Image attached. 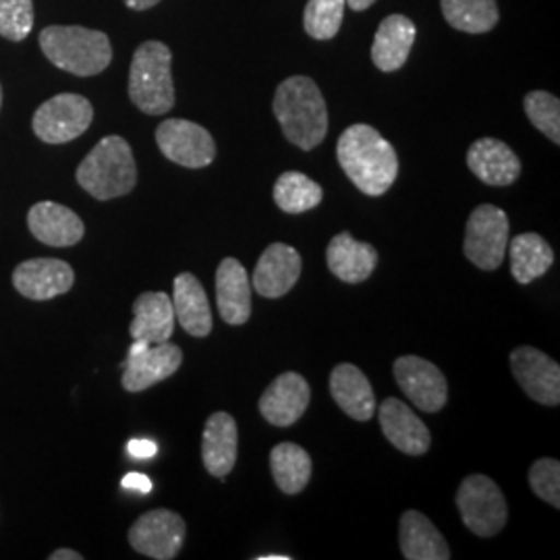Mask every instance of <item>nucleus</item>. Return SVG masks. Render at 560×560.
Returning <instances> with one entry per match:
<instances>
[{
  "label": "nucleus",
  "instance_id": "a19ab883",
  "mask_svg": "<svg viewBox=\"0 0 560 560\" xmlns=\"http://www.w3.org/2000/svg\"><path fill=\"white\" fill-rule=\"evenodd\" d=\"M258 560H291L287 555H266V557H258Z\"/></svg>",
  "mask_w": 560,
  "mask_h": 560
},
{
  "label": "nucleus",
  "instance_id": "a878e982",
  "mask_svg": "<svg viewBox=\"0 0 560 560\" xmlns=\"http://www.w3.org/2000/svg\"><path fill=\"white\" fill-rule=\"evenodd\" d=\"M418 27L405 15H388L382 21L372 44V60L384 73H395L407 62L416 44Z\"/></svg>",
  "mask_w": 560,
  "mask_h": 560
},
{
  "label": "nucleus",
  "instance_id": "aec40b11",
  "mask_svg": "<svg viewBox=\"0 0 560 560\" xmlns=\"http://www.w3.org/2000/svg\"><path fill=\"white\" fill-rule=\"evenodd\" d=\"M469 171L490 187H509L520 179V156L501 140L481 138L467 150Z\"/></svg>",
  "mask_w": 560,
  "mask_h": 560
},
{
  "label": "nucleus",
  "instance_id": "58836bf2",
  "mask_svg": "<svg viewBox=\"0 0 560 560\" xmlns=\"http://www.w3.org/2000/svg\"><path fill=\"white\" fill-rule=\"evenodd\" d=\"M50 560H81L80 552H75V550H69V548H60V550H55L50 557Z\"/></svg>",
  "mask_w": 560,
  "mask_h": 560
},
{
  "label": "nucleus",
  "instance_id": "c85d7f7f",
  "mask_svg": "<svg viewBox=\"0 0 560 560\" xmlns=\"http://www.w3.org/2000/svg\"><path fill=\"white\" fill-rule=\"evenodd\" d=\"M272 478L280 490L289 497L300 494L312 478V457L295 442H280L270 453Z\"/></svg>",
  "mask_w": 560,
  "mask_h": 560
},
{
  "label": "nucleus",
  "instance_id": "a211bd4d",
  "mask_svg": "<svg viewBox=\"0 0 560 560\" xmlns=\"http://www.w3.org/2000/svg\"><path fill=\"white\" fill-rule=\"evenodd\" d=\"M27 229L36 240L50 247H73L85 235L80 217L57 201H38L27 212Z\"/></svg>",
  "mask_w": 560,
  "mask_h": 560
},
{
  "label": "nucleus",
  "instance_id": "6ab92c4d",
  "mask_svg": "<svg viewBox=\"0 0 560 560\" xmlns=\"http://www.w3.org/2000/svg\"><path fill=\"white\" fill-rule=\"evenodd\" d=\"M237 446L240 430L235 418L226 411L212 413L201 434V460L208 474L224 480L237 463Z\"/></svg>",
  "mask_w": 560,
  "mask_h": 560
},
{
  "label": "nucleus",
  "instance_id": "5701e85b",
  "mask_svg": "<svg viewBox=\"0 0 560 560\" xmlns=\"http://www.w3.org/2000/svg\"><path fill=\"white\" fill-rule=\"evenodd\" d=\"M217 303L222 320L241 326L252 316V282L235 258H224L217 270Z\"/></svg>",
  "mask_w": 560,
  "mask_h": 560
},
{
  "label": "nucleus",
  "instance_id": "2eb2a0df",
  "mask_svg": "<svg viewBox=\"0 0 560 560\" xmlns=\"http://www.w3.org/2000/svg\"><path fill=\"white\" fill-rule=\"evenodd\" d=\"M378 418H381V428L386 441L390 442L395 448H399L400 453L421 457L430 451L432 434L407 402L395 397L382 400Z\"/></svg>",
  "mask_w": 560,
  "mask_h": 560
},
{
  "label": "nucleus",
  "instance_id": "4c0bfd02",
  "mask_svg": "<svg viewBox=\"0 0 560 560\" xmlns=\"http://www.w3.org/2000/svg\"><path fill=\"white\" fill-rule=\"evenodd\" d=\"M122 2H125V7L131 9V11H148V9L156 7L161 0H122Z\"/></svg>",
  "mask_w": 560,
  "mask_h": 560
},
{
  "label": "nucleus",
  "instance_id": "4468645a",
  "mask_svg": "<svg viewBox=\"0 0 560 560\" xmlns=\"http://www.w3.org/2000/svg\"><path fill=\"white\" fill-rule=\"evenodd\" d=\"M75 282L73 268L57 258L21 261L13 270V287L25 300L50 301L71 291Z\"/></svg>",
  "mask_w": 560,
  "mask_h": 560
},
{
  "label": "nucleus",
  "instance_id": "0eeeda50",
  "mask_svg": "<svg viewBox=\"0 0 560 560\" xmlns=\"http://www.w3.org/2000/svg\"><path fill=\"white\" fill-rule=\"evenodd\" d=\"M509 247V217L506 212L481 203L471 214L465 226L463 252L465 258L486 272H494L502 266Z\"/></svg>",
  "mask_w": 560,
  "mask_h": 560
},
{
  "label": "nucleus",
  "instance_id": "20e7f679",
  "mask_svg": "<svg viewBox=\"0 0 560 560\" xmlns=\"http://www.w3.org/2000/svg\"><path fill=\"white\" fill-rule=\"evenodd\" d=\"M75 179L94 200H117L131 194L138 185V164L129 141L120 136L102 138L81 161Z\"/></svg>",
  "mask_w": 560,
  "mask_h": 560
},
{
  "label": "nucleus",
  "instance_id": "473e14b6",
  "mask_svg": "<svg viewBox=\"0 0 560 560\" xmlns=\"http://www.w3.org/2000/svg\"><path fill=\"white\" fill-rule=\"evenodd\" d=\"M523 108L529 122L552 143H560V101L550 92L534 90L525 96Z\"/></svg>",
  "mask_w": 560,
  "mask_h": 560
},
{
  "label": "nucleus",
  "instance_id": "b1692460",
  "mask_svg": "<svg viewBox=\"0 0 560 560\" xmlns=\"http://www.w3.org/2000/svg\"><path fill=\"white\" fill-rule=\"evenodd\" d=\"M175 322L173 300L164 291H148L141 293L133 303V322L129 326V335L133 340L161 345L173 337Z\"/></svg>",
  "mask_w": 560,
  "mask_h": 560
},
{
  "label": "nucleus",
  "instance_id": "393cba45",
  "mask_svg": "<svg viewBox=\"0 0 560 560\" xmlns=\"http://www.w3.org/2000/svg\"><path fill=\"white\" fill-rule=\"evenodd\" d=\"M175 320L191 337L203 339L212 332V310L200 280L191 272H180L173 284Z\"/></svg>",
  "mask_w": 560,
  "mask_h": 560
},
{
  "label": "nucleus",
  "instance_id": "9d476101",
  "mask_svg": "<svg viewBox=\"0 0 560 560\" xmlns=\"http://www.w3.org/2000/svg\"><path fill=\"white\" fill-rule=\"evenodd\" d=\"M156 143L164 159L185 168H206L217 159V141L194 120H162L156 129Z\"/></svg>",
  "mask_w": 560,
  "mask_h": 560
},
{
  "label": "nucleus",
  "instance_id": "4be33fe9",
  "mask_svg": "<svg viewBox=\"0 0 560 560\" xmlns=\"http://www.w3.org/2000/svg\"><path fill=\"white\" fill-rule=\"evenodd\" d=\"M330 395L355 421H370L376 413V397L368 376L353 363H339L330 374Z\"/></svg>",
  "mask_w": 560,
  "mask_h": 560
},
{
  "label": "nucleus",
  "instance_id": "f8f14e48",
  "mask_svg": "<svg viewBox=\"0 0 560 560\" xmlns=\"http://www.w3.org/2000/svg\"><path fill=\"white\" fill-rule=\"evenodd\" d=\"M395 381L402 395L423 413H439L448 400V382L432 361L402 355L395 361Z\"/></svg>",
  "mask_w": 560,
  "mask_h": 560
},
{
  "label": "nucleus",
  "instance_id": "bb28decb",
  "mask_svg": "<svg viewBox=\"0 0 560 560\" xmlns=\"http://www.w3.org/2000/svg\"><path fill=\"white\" fill-rule=\"evenodd\" d=\"M399 546L407 560H448L451 548L436 525L420 511L402 513L399 523Z\"/></svg>",
  "mask_w": 560,
  "mask_h": 560
},
{
  "label": "nucleus",
  "instance_id": "1a4fd4ad",
  "mask_svg": "<svg viewBox=\"0 0 560 560\" xmlns=\"http://www.w3.org/2000/svg\"><path fill=\"white\" fill-rule=\"evenodd\" d=\"M183 363V351L171 340L150 345L145 340H133L122 368V388L127 393H143L150 386L177 374Z\"/></svg>",
  "mask_w": 560,
  "mask_h": 560
},
{
  "label": "nucleus",
  "instance_id": "f3484780",
  "mask_svg": "<svg viewBox=\"0 0 560 560\" xmlns=\"http://www.w3.org/2000/svg\"><path fill=\"white\" fill-rule=\"evenodd\" d=\"M300 252L287 243H272L264 249L254 270V289L266 300L284 298L301 277Z\"/></svg>",
  "mask_w": 560,
  "mask_h": 560
},
{
  "label": "nucleus",
  "instance_id": "f704fd0d",
  "mask_svg": "<svg viewBox=\"0 0 560 560\" xmlns=\"http://www.w3.org/2000/svg\"><path fill=\"white\" fill-rule=\"evenodd\" d=\"M529 486L541 501L560 509V463L557 459H538L529 469Z\"/></svg>",
  "mask_w": 560,
  "mask_h": 560
},
{
  "label": "nucleus",
  "instance_id": "f257e3e1",
  "mask_svg": "<svg viewBox=\"0 0 560 560\" xmlns=\"http://www.w3.org/2000/svg\"><path fill=\"white\" fill-rule=\"evenodd\" d=\"M337 159L349 180L361 194L372 198L384 196L399 177L397 150L365 122L351 125L342 131Z\"/></svg>",
  "mask_w": 560,
  "mask_h": 560
},
{
  "label": "nucleus",
  "instance_id": "7c9ffc66",
  "mask_svg": "<svg viewBox=\"0 0 560 560\" xmlns=\"http://www.w3.org/2000/svg\"><path fill=\"white\" fill-rule=\"evenodd\" d=\"M275 201L287 214H303L318 208L324 198L320 185L300 171H287L275 183Z\"/></svg>",
  "mask_w": 560,
  "mask_h": 560
},
{
  "label": "nucleus",
  "instance_id": "2f4dec72",
  "mask_svg": "<svg viewBox=\"0 0 560 560\" xmlns=\"http://www.w3.org/2000/svg\"><path fill=\"white\" fill-rule=\"evenodd\" d=\"M345 7V0H307L303 11L305 32L314 40H332L342 25Z\"/></svg>",
  "mask_w": 560,
  "mask_h": 560
},
{
  "label": "nucleus",
  "instance_id": "e433bc0d",
  "mask_svg": "<svg viewBox=\"0 0 560 560\" xmlns=\"http://www.w3.org/2000/svg\"><path fill=\"white\" fill-rule=\"evenodd\" d=\"M120 486L125 490H136L140 494H150L152 492V480L148 476H143V474H127L122 481H120Z\"/></svg>",
  "mask_w": 560,
  "mask_h": 560
},
{
  "label": "nucleus",
  "instance_id": "c756f323",
  "mask_svg": "<svg viewBox=\"0 0 560 560\" xmlns=\"http://www.w3.org/2000/svg\"><path fill=\"white\" fill-rule=\"evenodd\" d=\"M446 23L465 34H486L501 20L497 0H441Z\"/></svg>",
  "mask_w": 560,
  "mask_h": 560
},
{
  "label": "nucleus",
  "instance_id": "ddd939ff",
  "mask_svg": "<svg viewBox=\"0 0 560 560\" xmlns=\"http://www.w3.org/2000/svg\"><path fill=\"white\" fill-rule=\"evenodd\" d=\"M511 372L529 399L557 407L560 405V365L536 347H517L511 353Z\"/></svg>",
  "mask_w": 560,
  "mask_h": 560
},
{
  "label": "nucleus",
  "instance_id": "72a5a7b5",
  "mask_svg": "<svg viewBox=\"0 0 560 560\" xmlns=\"http://www.w3.org/2000/svg\"><path fill=\"white\" fill-rule=\"evenodd\" d=\"M34 0H0V36L9 42H23L34 30Z\"/></svg>",
  "mask_w": 560,
  "mask_h": 560
},
{
  "label": "nucleus",
  "instance_id": "9b49d317",
  "mask_svg": "<svg viewBox=\"0 0 560 560\" xmlns=\"http://www.w3.org/2000/svg\"><path fill=\"white\" fill-rule=\"evenodd\" d=\"M185 521L168 509H154L143 513L129 529V544L136 552L148 559L173 560L185 544Z\"/></svg>",
  "mask_w": 560,
  "mask_h": 560
},
{
  "label": "nucleus",
  "instance_id": "7ed1b4c3",
  "mask_svg": "<svg viewBox=\"0 0 560 560\" xmlns=\"http://www.w3.org/2000/svg\"><path fill=\"white\" fill-rule=\"evenodd\" d=\"M44 57L60 71L94 78L113 62V44L101 30L81 25H48L38 36Z\"/></svg>",
  "mask_w": 560,
  "mask_h": 560
},
{
  "label": "nucleus",
  "instance_id": "c9c22d12",
  "mask_svg": "<svg viewBox=\"0 0 560 560\" xmlns=\"http://www.w3.org/2000/svg\"><path fill=\"white\" fill-rule=\"evenodd\" d=\"M127 451H129V455L136 457V459H150V457L156 455L159 446H156V442L145 441V439H136V441H131L127 444Z\"/></svg>",
  "mask_w": 560,
  "mask_h": 560
},
{
  "label": "nucleus",
  "instance_id": "412c9836",
  "mask_svg": "<svg viewBox=\"0 0 560 560\" xmlns=\"http://www.w3.org/2000/svg\"><path fill=\"white\" fill-rule=\"evenodd\" d=\"M328 270L347 284H360L370 279L378 266V252L370 243H361L351 233H339L326 249Z\"/></svg>",
  "mask_w": 560,
  "mask_h": 560
},
{
  "label": "nucleus",
  "instance_id": "ea45409f",
  "mask_svg": "<svg viewBox=\"0 0 560 560\" xmlns=\"http://www.w3.org/2000/svg\"><path fill=\"white\" fill-rule=\"evenodd\" d=\"M353 11H365V9H370L376 0H345Z\"/></svg>",
  "mask_w": 560,
  "mask_h": 560
},
{
  "label": "nucleus",
  "instance_id": "cd10ccee",
  "mask_svg": "<svg viewBox=\"0 0 560 560\" xmlns=\"http://www.w3.org/2000/svg\"><path fill=\"white\" fill-rule=\"evenodd\" d=\"M511 275L520 284L541 279L555 264V252L538 233H523L511 241Z\"/></svg>",
  "mask_w": 560,
  "mask_h": 560
},
{
  "label": "nucleus",
  "instance_id": "f03ea898",
  "mask_svg": "<svg viewBox=\"0 0 560 560\" xmlns=\"http://www.w3.org/2000/svg\"><path fill=\"white\" fill-rule=\"evenodd\" d=\"M272 110L284 138L303 152L318 148L328 133V108L318 83L312 78L293 75L282 81Z\"/></svg>",
  "mask_w": 560,
  "mask_h": 560
},
{
  "label": "nucleus",
  "instance_id": "423d86ee",
  "mask_svg": "<svg viewBox=\"0 0 560 560\" xmlns=\"http://www.w3.org/2000/svg\"><path fill=\"white\" fill-rule=\"evenodd\" d=\"M457 509L465 527L480 538L499 536L509 520V509L499 483L481 474L463 480L457 492Z\"/></svg>",
  "mask_w": 560,
  "mask_h": 560
},
{
  "label": "nucleus",
  "instance_id": "39448f33",
  "mask_svg": "<svg viewBox=\"0 0 560 560\" xmlns=\"http://www.w3.org/2000/svg\"><path fill=\"white\" fill-rule=\"evenodd\" d=\"M129 98L150 117H161L173 110V52L164 42H143L133 52L129 69Z\"/></svg>",
  "mask_w": 560,
  "mask_h": 560
},
{
  "label": "nucleus",
  "instance_id": "6e6552de",
  "mask_svg": "<svg viewBox=\"0 0 560 560\" xmlns=\"http://www.w3.org/2000/svg\"><path fill=\"white\" fill-rule=\"evenodd\" d=\"M94 120V106L81 94H57L42 102L32 117V129L44 143H69L81 138Z\"/></svg>",
  "mask_w": 560,
  "mask_h": 560
},
{
  "label": "nucleus",
  "instance_id": "79ce46f5",
  "mask_svg": "<svg viewBox=\"0 0 560 560\" xmlns=\"http://www.w3.org/2000/svg\"><path fill=\"white\" fill-rule=\"evenodd\" d=\"M0 108H2V85H0Z\"/></svg>",
  "mask_w": 560,
  "mask_h": 560
},
{
  "label": "nucleus",
  "instance_id": "dca6fc26",
  "mask_svg": "<svg viewBox=\"0 0 560 560\" xmlns=\"http://www.w3.org/2000/svg\"><path fill=\"white\" fill-rule=\"evenodd\" d=\"M312 399L307 381L298 372H284L270 382L260 399V413L264 420L277 428L293 425L303 418Z\"/></svg>",
  "mask_w": 560,
  "mask_h": 560
}]
</instances>
